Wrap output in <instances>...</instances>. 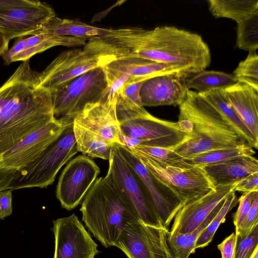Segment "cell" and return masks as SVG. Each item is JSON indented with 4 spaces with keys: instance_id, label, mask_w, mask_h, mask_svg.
Here are the masks:
<instances>
[{
    "instance_id": "cell-21",
    "label": "cell",
    "mask_w": 258,
    "mask_h": 258,
    "mask_svg": "<svg viewBox=\"0 0 258 258\" xmlns=\"http://www.w3.org/2000/svg\"><path fill=\"white\" fill-rule=\"evenodd\" d=\"M104 65L127 75L131 83L143 82L156 76L167 74L186 76L192 74L189 71L182 67L137 57L115 59Z\"/></svg>"
},
{
    "instance_id": "cell-44",
    "label": "cell",
    "mask_w": 258,
    "mask_h": 258,
    "mask_svg": "<svg viewBox=\"0 0 258 258\" xmlns=\"http://www.w3.org/2000/svg\"><path fill=\"white\" fill-rule=\"evenodd\" d=\"M10 40L0 32V55L2 56L8 50Z\"/></svg>"
},
{
    "instance_id": "cell-11",
    "label": "cell",
    "mask_w": 258,
    "mask_h": 258,
    "mask_svg": "<svg viewBox=\"0 0 258 258\" xmlns=\"http://www.w3.org/2000/svg\"><path fill=\"white\" fill-rule=\"evenodd\" d=\"M99 173V167L88 156L80 155L71 160L62 171L56 186V196L61 207L71 210L82 202Z\"/></svg>"
},
{
    "instance_id": "cell-29",
    "label": "cell",
    "mask_w": 258,
    "mask_h": 258,
    "mask_svg": "<svg viewBox=\"0 0 258 258\" xmlns=\"http://www.w3.org/2000/svg\"><path fill=\"white\" fill-rule=\"evenodd\" d=\"M209 10L216 18L230 19L238 23L258 10L257 0H209Z\"/></svg>"
},
{
    "instance_id": "cell-25",
    "label": "cell",
    "mask_w": 258,
    "mask_h": 258,
    "mask_svg": "<svg viewBox=\"0 0 258 258\" xmlns=\"http://www.w3.org/2000/svg\"><path fill=\"white\" fill-rule=\"evenodd\" d=\"M200 94L203 96L220 113L244 139L247 145L253 148L257 149L258 141L255 139L238 117L226 97L223 89L212 90Z\"/></svg>"
},
{
    "instance_id": "cell-19",
    "label": "cell",
    "mask_w": 258,
    "mask_h": 258,
    "mask_svg": "<svg viewBox=\"0 0 258 258\" xmlns=\"http://www.w3.org/2000/svg\"><path fill=\"white\" fill-rule=\"evenodd\" d=\"M189 76L167 74L145 81L140 89V97L144 106L173 105L179 106L187 96L186 79Z\"/></svg>"
},
{
    "instance_id": "cell-24",
    "label": "cell",
    "mask_w": 258,
    "mask_h": 258,
    "mask_svg": "<svg viewBox=\"0 0 258 258\" xmlns=\"http://www.w3.org/2000/svg\"><path fill=\"white\" fill-rule=\"evenodd\" d=\"M85 38L71 36H53L43 34H35L26 37V43L22 52L16 58L15 61H26L36 54L42 52L52 47L62 45L78 46L85 45Z\"/></svg>"
},
{
    "instance_id": "cell-31",
    "label": "cell",
    "mask_w": 258,
    "mask_h": 258,
    "mask_svg": "<svg viewBox=\"0 0 258 258\" xmlns=\"http://www.w3.org/2000/svg\"><path fill=\"white\" fill-rule=\"evenodd\" d=\"M237 24V47L249 52L256 51L258 48V10Z\"/></svg>"
},
{
    "instance_id": "cell-39",
    "label": "cell",
    "mask_w": 258,
    "mask_h": 258,
    "mask_svg": "<svg viewBox=\"0 0 258 258\" xmlns=\"http://www.w3.org/2000/svg\"><path fill=\"white\" fill-rule=\"evenodd\" d=\"M237 242V235L233 232L217 246L222 258H234Z\"/></svg>"
},
{
    "instance_id": "cell-33",
    "label": "cell",
    "mask_w": 258,
    "mask_h": 258,
    "mask_svg": "<svg viewBox=\"0 0 258 258\" xmlns=\"http://www.w3.org/2000/svg\"><path fill=\"white\" fill-rule=\"evenodd\" d=\"M232 74L237 82L258 90V55L256 51L249 52L246 58L239 63Z\"/></svg>"
},
{
    "instance_id": "cell-1",
    "label": "cell",
    "mask_w": 258,
    "mask_h": 258,
    "mask_svg": "<svg viewBox=\"0 0 258 258\" xmlns=\"http://www.w3.org/2000/svg\"><path fill=\"white\" fill-rule=\"evenodd\" d=\"M95 53L110 61L137 57L183 67L192 74L211 63L210 48L200 35L174 26L111 29L91 40Z\"/></svg>"
},
{
    "instance_id": "cell-3",
    "label": "cell",
    "mask_w": 258,
    "mask_h": 258,
    "mask_svg": "<svg viewBox=\"0 0 258 258\" xmlns=\"http://www.w3.org/2000/svg\"><path fill=\"white\" fill-rule=\"evenodd\" d=\"M178 123L189 137L172 150L182 158L246 144L244 139L201 94L188 90L179 106Z\"/></svg>"
},
{
    "instance_id": "cell-17",
    "label": "cell",
    "mask_w": 258,
    "mask_h": 258,
    "mask_svg": "<svg viewBox=\"0 0 258 258\" xmlns=\"http://www.w3.org/2000/svg\"><path fill=\"white\" fill-rule=\"evenodd\" d=\"M237 182L217 185L205 196L184 205L174 218L168 235L184 234L199 227L217 205L234 190Z\"/></svg>"
},
{
    "instance_id": "cell-15",
    "label": "cell",
    "mask_w": 258,
    "mask_h": 258,
    "mask_svg": "<svg viewBox=\"0 0 258 258\" xmlns=\"http://www.w3.org/2000/svg\"><path fill=\"white\" fill-rule=\"evenodd\" d=\"M53 258H95L97 244L74 214L53 221Z\"/></svg>"
},
{
    "instance_id": "cell-5",
    "label": "cell",
    "mask_w": 258,
    "mask_h": 258,
    "mask_svg": "<svg viewBox=\"0 0 258 258\" xmlns=\"http://www.w3.org/2000/svg\"><path fill=\"white\" fill-rule=\"evenodd\" d=\"M116 113L120 136L130 138L133 147L141 145L172 150L190 136L177 122L157 118L142 105L117 99Z\"/></svg>"
},
{
    "instance_id": "cell-43",
    "label": "cell",
    "mask_w": 258,
    "mask_h": 258,
    "mask_svg": "<svg viewBox=\"0 0 258 258\" xmlns=\"http://www.w3.org/2000/svg\"><path fill=\"white\" fill-rule=\"evenodd\" d=\"M17 171L3 169L0 167V191L7 189Z\"/></svg>"
},
{
    "instance_id": "cell-8",
    "label": "cell",
    "mask_w": 258,
    "mask_h": 258,
    "mask_svg": "<svg viewBox=\"0 0 258 258\" xmlns=\"http://www.w3.org/2000/svg\"><path fill=\"white\" fill-rule=\"evenodd\" d=\"M132 153L154 177L173 190L185 204L201 198L215 187L203 167L166 165L142 154Z\"/></svg>"
},
{
    "instance_id": "cell-10",
    "label": "cell",
    "mask_w": 258,
    "mask_h": 258,
    "mask_svg": "<svg viewBox=\"0 0 258 258\" xmlns=\"http://www.w3.org/2000/svg\"><path fill=\"white\" fill-rule=\"evenodd\" d=\"M168 229L147 225L141 220L123 224L114 244L128 258H171Z\"/></svg>"
},
{
    "instance_id": "cell-23",
    "label": "cell",
    "mask_w": 258,
    "mask_h": 258,
    "mask_svg": "<svg viewBox=\"0 0 258 258\" xmlns=\"http://www.w3.org/2000/svg\"><path fill=\"white\" fill-rule=\"evenodd\" d=\"M111 29L95 27L80 21L61 19L55 16L45 22L32 35L43 34L53 36L85 38L89 40L104 35Z\"/></svg>"
},
{
    "instance_id": "cell-6",
    "label": "cell",
    "mask_w": 258,
    "mask_h": 258,
    "mask_svg": "<svg viewBox=\"0 0 258 258\" xmlns=\"http://www.w3.org/2000/svg\"><path fill=\"white\" fill-rule=\"evenodd\" d=\"M78 152L72 122L37 160L17 171L7 189L47 187L52 184L63 165Z\"/></svg>"
},
{
    "instance_id": "cell-4",
    "label": "cell",
    "mask_w": 258,
    "mask_h": 258,
    "mask_svg": "<svg viewBox=\"0 0 258 258\" xmlns=\"http://www.w3.org/2000/svg\"><path fill=\"white\" fill-rule=\"evenodd\" d=\"M80 211L88 229L106 247L114 245L124 224L140 220L131 202L106 176L96 178Z\"/></svg>"
},
{
    "instance_id": "cell-45",
    "label": "cell",
    "mask_w": 258,
    "mask_h": 258,
    "mask_svg": "<svg viewBox=\"0 0 258 258\" xmlns=\"http://www.w3.org/2000/svg\"><path fill=\"white\" fill-rule=\"evenodd\" d=\"M250 258H258V247L256 248Z\"/></svg>"
},
{
    "instance_id": "cell-34",
    "label": "cell",
    "mask_w": 258,
    "mask_h": 258,
    "mask_svg": "<svg viewBox=\"0 0 258 258\" xmlns=\"http://www.w3.org/2000/svg\"><path fill=\"white\" fill-rule=\"evenodd\" d=\"M128 148L133 153L142 154L169 166L180 167V162L182 159L170 149L141 145Z\"/></svg>"
},
{
    "instance_id": "cell-12",
    "label": "cell",
    "mask_w": 258,
    "mask_h": 258,
    "mask_svg": "<svg viewBox=\"0 0 258 258\" xmlns=\"http://www.w3.org/2000/svg\"><path fill=\"white\" fill-rule=\"evenodd\" d=\"M102 64L98 56L84 48L62 52L39 73L40 85L49 92H52L83 74L102 67Z\"/></svg>"
},
{
    "instance_id": "cell-40",
    "label": "cell",
    "mask_w": 258,
    "mask_h": 258,
    "mask_svg": "<svg viewBox=\"0 0 258 258\" xmlns=\"http://www.w3.org/2000/svg\"><path fill=\"white\" fill-rule=\"evenodd\" d=\"M12 190L0 191V219H4L12 213Z\"/></svg>"
},
{
    "instance_id": "cell-16",
    "label": "cell",
    "mask_w": 258,
    "mask_h": 258,
    "mask_svg": "<svg viewBox=\"0 0 258 258\" xmlns=\"http://www.w3.org/2000/svg\"><path fill=\"white\" fill-rule=\"evenodd\" d=\"M116 105L117 96L108 95L101 101L87 104L73 122L113 145L121 144Z\"/></svg>"
},
{
    "instance_id": "cell-28",
    "label": "cell",
    "mask_w": 258,
    "mask_h": 258,
    "mask_svg": "<svg viewBox=\"0 0 258 258\" xmlns=\"http://www.w3.org/2000/svg\"><path fill=\"white\" fill-rule=\"evenodd\" d=\"M73 132L78 152L92 158L109 160L111 149L114 145L74 122Z\"/></svg>"
},
{
    "instance_id": "cell-20",
    "label": "cell",
    "mask_w": 258,
    "mask_h": 258,
    "mask_svg": "<svg viewBox=\"0 0 258 258\" xmlns=\"http://www.w3.org/2000/svg\"><path fill=\"white\" fill-rule=\"evenodd\" d=\"M223 91L238 117L258 141V90L237 82Z\"/></svg>"
},
{
    "instance_id": "cell-27",
    "label": "cell",
    "mask_w": 258,
    "mask_h": 258,
    "mask_svg": "<svg viewBox=\"0 0 258 258\" xmlns=\"http://www.w3.org/2000/svg\"><path fill=\"white\" fill-rule=\"evenodd\" d=\"M225 200V198L217 205L204 222L195 230L184 234L167 235V243L171 258H188L195 252L197 239L219 212Z\"/></svg>"
},
{
    "instance_id": "cell-2",
    "label": "cell",
    "mask_w": 258,
    "mask_h": 258,
    "mask_svg": "<svg viewBox=\"0 0 258 258\" xmlns=\"http://www.w3.org/2000/svg\"><path fill=\"white\" fill-rule=\"evenodd\" d=\"M55 119L50 93L23 61L0 87V157Z\"/></svg>"
},
{
    "instance_id": "cell-35",
    "label": "cell",
    "mask_w": 258,
    "mask_h": 258,
    "mask_svg": "<svg viewBox=\"0 0 258 258\" xmlns=\"http://www.w3.org/2000/svg\"><path fill=\"white\" fill-rule=\"evenodd\" d=\"M258 247V225L245 238L237 237L234 258H250L256 248Z\"/></svg>"
},
{
    "instance_id": "cell-36",
    "label": "cell",
    "mask_w": 258,
    "mask_h": 258,
    "mask_svg": "<svg viewBox=\"0 0 258 258\" xmlns=\"http://www.w3.org/2000/svg\"><path fill=\"white\" fill-rule=\"evenodd\" d=\"M256 192H243L238 199L239 206L233 217V223L235 227L236 235L239 234L240 227L249 211Z\"/></svg>"
},
{
    "instance_id": "cell-9",
    "label": "cell",
    "mask_w": 258,
    "mask_h": 258,
    "mask_svg": "<svg viewBox=\"0 0 258 258\" xmlns=\"http://www.w3.org/2000/svg\"><path fill=\"white\" fill-rule=\"evenodd\" d=\"M108 161L106 176L131 202L140 220L147 225L164 228L144 182L122 157L115 145L111 149Z\"/></svg>"
},
{
    "instance_id": "cell-30",
    "label": "cell",
    "mask_w": 258,
    "mask_h": 258,
    "mask_svg": "<svg viewBox=\"0 0 258 258\" xmlns=\"http://www.w3.org/2000/svg\"><path fill=\"white\" fill-rule=\"evenodd\" d=\"M232 74L204 70L189 76L186 79L187 90H196L200 94L212 90L224 89L236 83Z\"/></svg>"
},
{
    "instance_id": "cell-41",
    "label": "cell",
    "mask_w": 258,
    "mask_h": 258,
    "mask_svg": "<svg viewBox=\"0 0 258 258\" xmlns=\"http://www.w3.org/2000/svg\"><path fill=\"white\" fill-rule=\"evenodd\" d=\"M26 43V37H20L15 42L12 47L2 55L5 63L10 64L15 62L16 58L22 52Z\"/></svg>"
},
{
    "instance_id": "cell-13",
    "label": "cell",
    "mask_w": 258,
    "mask_h": 258,
    "mask_svg": "<svg viewBox=\"0 0 258 258\" xmlns=\"http://www.w3.org/2000/svg\"><path fill=\"white\" fill-rule=\"evenodd\" d=\"M69 124L55 119L31 133L0 157V167L19 171L29 166L40 157Z\"/></svg>"
},
{
    "instance_id": "cell-32",
    "label": "cell",
    "mask_w": 258,
    "mask_h": 258,
    "mask_svg": "<svg viewBox=\"0 0 258 258\" xmlns=\"http://www.w3.org/2000/svg\"><path fill=\"white\" fill-rule=\"evenodd\" d=\"M237 203L238 200L236 199L234 189L226 197L219 212L199 237L195 245V249L203 248L210 244L220 225L225 221V217L227 213Z\"/></svg>"
},
{
    "instance_id": "cell-42",
    "label": "cell",
    "mask_w": 258,
    "mask_h": 258,
    "mask_svg": "<svg viewBox=\"0 0 258 258\" xmlns=\"http://www.w3.org/2000/svg\"><path fill=\"white\" fill-rule=\"evenodd\" d=\"M37 1L30 0H0V12L34 5Z\"/></svg>"
},
{
    "instance_id": "cell-14",
    "label": "cell",
    "mask_w": 258,
    "mask_h": 258,
    "mask_svg": "<svg viewBox=\"0 0 258 258\" xmlns=\"http://www.w3.org/2000/svg\"><path fill=\"white\" fill-rule=\"evenodd\" d=\"M120 154L142 180L154 203L162 227H168L185 204L184 201L168 186L154 177L130 150L121 144H115Z\"/></svg>"
},
{
    "instance_id": "cell-22",
    "label": "cell",
    "mask_w": 258,
    "mask_h": 258,
    "mask_svg": "<svg viewBox=\"0 0 258 258\" xmlns=\"http://www.w3.org/2000/svg\"><path fill=\"white\" fill-rule=\"evenodd\" d=\"M203 168L216 186L235 183L251 173L258 172V161L253 156H242Z\"/></svg>"
},
{
    "instance_id": "cell-37",
    "label": "cell",
    "mask_w": 258,
    "mask_h": 258,
    "mask_svg": "<svg viewBox=\"0 0 258 258\" xmlns=\"http://www.w3.org/2000/svg\"><path fill=\"white\" fill-rule=\"evenodd\" d=\"M258 225V192L254 196L251 208L242 224L237 237H247L255 226Z\"/></svg>"
},
{
    "instance_id": "cell-18",
    "label": "cell",
    "mask_w": 258,
    "mask_h": 258,
    "mask_svg": "<svg viewBox=\"0 0 258 258\" xmlns=\"http://www.w3.org/2000/svg\"><path fill=\"white\" fill-rule=\"evenodd\" d=\"M55 16L53 9L46 3L0 12V32L10 40L32 34L45 22Z\"/></svg>"
},
{
    "instance_id": "cell-38",
    "label": "cell",
    "mask_w": 258,
    "mask_h": 258,
    "mask_svg": "<svg viewBox=\"0 0 258 258\" xmlns=\"http://www.w3.org/2000/svg\"><path fill=\"white\" fill-rule=\"evenodd\" d=\"M234 190L243 193L258 192V172L251 173L239 180Z\"/></svg>"
},
{
    "instance_id": "cell-7",
    "label": "cell",
    "mask_w": 258,
    "mask_h": 258,
    "mask_svg": "<svg viewBox=\"0 0 258 258\" xmlns=\"http://www.w3.org/2000/svg\"><path fill=\"white\" fill-rule=\"evenodd\" d=\"M108 91L102 67L92 69L50 92L54 117L64 123L73 122L87 104L104 99Z\"/></svg>"
},
{
    "instance_id": "cell-26",
    "label": "cell",
    "mask_w": 258,
    "mask_h": 258,
    "mask_svg": "<svg viewBox=\"0 0 258 258\" xmlns=\"http://www.w3.org/2000/svg\"><path fill=\"white\" fill-rule=\"evenodd\" d=\"M255 153L253 148L244 144L235 147L207 151L190 157L182 158L180 162V166L203 167L239 157L253 156Z\"/></svg>"
}]
</instances>
